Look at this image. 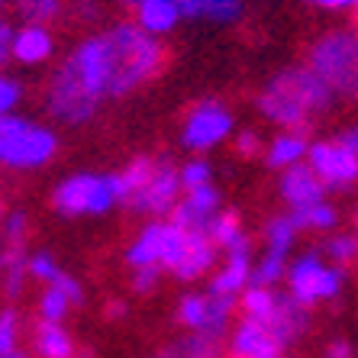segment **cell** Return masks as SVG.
I'll list each match as a JSON object with an SVG mask.
<instances>
[{
    "mask_svg": "<svg viewBox=\"0 0 358 358\" xmlns=\"http://www.w3.org/2000/svg\"><path fill=\"white\" fill-rule=\"evenodd\" d=\"M3 268H0V281H3V294L10 300H17L23 294L26 281H29V249H26V239H29V220L26 213L13 210L3 217Z\"/></svg>",
    "mask_w": 358,
    "mask_h": 358,
    "instance_id": "12",
    "label": "cell"
},
{
    "mask_svg": "<svg viewBox=\"0 0 358 358\" xmlns=\"http://www.w3.org/2000/svg\"><path fill=\"white\" fill-rule=\"evenodd\" d=\"M3 3H7V0H0V10H3Z\"/></svg>",
    "mask_w": 358,
    "mask_h": 358,
    "instance_id": "50",
    "label": "cell"
},
{
    "mask_svg": "<svg viewBox=\"0 0 358 358\" xmlns=\"http://www.w3.org/2000/svg\"><path fill=\"white\" fill-rule=\"evenodd\" d=\"M181 194H184L181 165H175L168 155H159V159H152L145 181L126 197V207L149 220H162V217H171V210L178 207Z\"/></svg>",
    "mask_w": 358,
    "mask_h": 358,
    "instance_id": "10",
    "label": "cell"
},
{
    "mask_svg": "<svg viewBox=\"0 0 358 358\" xmlns=\"http://www.w3.org/2000/svg\"><path fill=\"white\" fill-rule=\"evenodd\" d=\"M0 358H26L20 349V313L13 307L0 310Z\"/></svg>",
    "mask_w": 358,
    "mask_h": 358,
    "instance_id": "34",
    "label": "cell"
},
{
    "mask_svg": "<svg viewBox=\"0 0 358 358\" xmlns=\"http://www.w3.org/2000/svg\"><path fill=\"white\" fill-rule=\"evenodd\" d=\"M233 149L239 159H259V155H265V142H262V136L255 129H236Z\"/></svg>",
    "mask_w": 358,
    "mask_h": 358,
    "instance_id": "38",
    "label": "cell"
},
{
    "mask_svg": "<svg viewBox=\"0 0 358 358\" xmlns=\"http://www.w3.org/2000/svg\"><path fill=\"white\" fill-rule=\"evenodd\" d=\"M281 297L284 294L278 291V287H265V284H252V287H245L239 297V310L245 320H255V323L268 326L271 320H275L278 307H281Z\"/></svg>",
    "mask_w": 358,
    "mask_h": 358,
    "instance_id": "26",
    "label": "cell"
},
{
    "mask_svg": "<svg viewBox=\"0 0 358 358\" xmlns=\"http://www.w3.org/2000/svg\"><path fill=\"white\" fill-rule=\"evenodd\" d=\"M33 352L39 358H78V342L65 323L39 320L33 329Z\"/></svg>",
    "mask_w": 358,
    "mask_h": 358,
    "instance_id": "24",
    "label": "cell"
},
{
    "mask_svg": "<svg viewBox=\"0 0 358 358\" xmlns=\"http://www.w3.org/2000/svg\"><path fill=\"white\" fill-rule=\"evenodd\" d=\"M355 233H358V213H355Z\"/></svg>",
    "mask_w": 358,
    "mask_h": 358,
    "instance_id": "49",
    "label": "cell"
},
{
    "mask_svg": "<svg viewBox=\"0 0 358 358\" xmlns=\"http://www.w3.org/2000/svg\"><path fill=\"white\" fill-rule=\"evenodd\" d=\"M236 136V117L223 100H197L187 113H184L181 126H178V142L181 149L194 152V155H207V152L220 149L226 139Z\"/></svg>",
    "mask_w": 358,
    "mask_h": 358,
    "instance_id": "8",
    "label": "cell"
},
{
    "mask_svg": "<svg viewBox=\"0 0 358 358\" xmlns=\"http://www.w3.org/2000/svg\"><path fill=\"white\" fill-rule=\"evenodd\" d=\"M184 20H203V23L233 26L245 13V0H178Z\"/></svg>",
    "mask_w": 358,
    "mask_h": 358,
    "instance_id": "25",
    "label": "cell"
},
{
    "mask_svg": "<svg viewBox=\"0 0 358 358\" xmlns=\"http://www.w3.org/2000/svg\"><path fill=\"white\" fill-rule=\"evenodd\" d=\"M220 210H223V197H220V191L213 184H207V187L184 191L181 200H178V207L171 210V220H175L181 229H197V233H203Z\"/></svg>",
    "mask_w": 358,
    "mask_h": 358,
    "instance_id": "17",
    "label": "cell"
},
{
    "mask_svg": "<svg viewBox=\"0 0 358 358\" xmlns=\"http://www.w3.org/2000/svg\"><path fill=\"white\" fill-rule=\"evenodd\" d=\"M184 239H187V229H181L171 217L149 220L126 245L123 259L129 268H162L171 275V268L178 265L184 252Z\"/></svg>",
    "mask_w": 358,
    "mask_h": 358,
    "instance_id": "9",
    "label": "cell"
},
{
    "mask_svg": "<svg viewBox=\"0 0 358 358\" xmlns=\"http://www.w3.org/2000/svg\"><path fill=\"white\" fill-rule=\"evenodd\" d=\"M107 317L110 320H123L126 317V303H123V300H110V303H107Z\"/></svg>",
    "mask_w": 358,
    "mask_h": 358,
    "instance_id": "45",
    "label": "cell"
},
{
    "mask_svg": "<svg viewBox=\"0 0 358 358\" xmlns=\"http://www.w3.org/2000/svg\"><path fill=\"white\" fill-rule=\"evenodd\" d=\"M181 184H184V191H194V187H207V184H213V165H210L203 155L187 159L181 165Z\"/></svg>",
    "mask_w": 358,
    "mask_h": 358,
    "instance_id": "37",
    "label": "cell"
},
{
    "mask_svg": "<svg viewBox=\"0 0 358 358\" xmlns=\"http://www.w3.org/2000/svg\"><path fill=\"white\" fill-rule=\"evenodd\" d=\"M326 262H333L339 268H349L352 262H358V233H333L326 236L323 249Z\"/></svg>",
    "mask_w": 358,
    "mask_h": 358,
    "instance_id": "33",
    "label": "cell"
},
{
    "mask_svg": "<svg viewBox=\"0 0 358 358\" xmlns=\"http://www.w3.org/2000/svg\"><path fill=\"white\" fill-rule=\"evenodd\" d=\"M307 165L317 171L326 191H352L358 184V152L345 149L339 139H320L310 145Z\"/></svg>",
    "mask_w": 358,
    "mask_h": 358,
    "instance_id": "13",
    "label": "cell"
},
{
    "mask_svg": "<svg viewBox=\"0 0 358 358\" xmlns=\"http://www.w3.org/2000/svg\"><path fill=\"white\" fill-rule=\"evenodd\" d=\"M23 97H26L23 81L0 68V117H7V113H17L20 103H23Z\"/></svg>",
    "mask_w": 358,
    "mask_h": 358,
    "instance_id": "36",
    "label": "cell"
},
{
    "mask_svg": "<svg viewBox=\"0 0 358 358\" xmlns=\"http://www.w3.org/2000/svg\"><path fill=\"white\" fill-rule=\"evenodd\" d=\"M71 7H75V17L81 20V23H97L100 13H103L100 0H75Z\"/></svg>",
    "mask_w": 358,
    "mask_h": 358,
    "instance_id": "41",
    "label": "cell"
},
{
    "mask_svg": "<svg viewBox=\"0 0 358 358\" xmlns=\"http://www.w3.org/2000/svg\"><path fill=\"white\" fill-rule=\"evenodd\" d=\"M233 313H236V300L223 297V294H213V291L184 294L175 307V320L187 333L223 336V339L233 329Z\"/></svg>",
    "mask_w": 358,
    "mask_h": 358,
    "instance_id": "11",
    "label": "cell"
},
{
    "mask_svg": "<svg viewBox=\"0 0 358 358\" xmlns=\"http://www.w3.org/2000/svg\"><path fill=\"white\" fill-rule=\"evenodd\" d=\"M162 268H133V291L136 294H152L162 281Z\"/></svg>",
    "mask_w": 358,
    "mask_h": 358,
    "instance_id": "39",
    "label": "cell"
},
{
    "mask_svg": "<svg viewBox=\"0 0 358 358\" xmlns=\"http://www.w3.org/2000/svg\"><path fill=\"white\" fill-rule=\"evenodd\" d=\"M52 55H55V36H52L49 26H33V23L17 26V33H13V62L36 68L45 65Z\"/></svg>",
    "mask_w": 358,
    "mask_h": 358,
    "instance_id": "21",
    "label": "cell"
},
{
    "mask_svg": "<svg viewBox=\"0 0 358 358\" xmlns=\"http://www.w3.org/2000/svg\"><path fill=\"white\" fill-rule=\"evenodd\" d=\"M84 303V284L75 275H62L55 284H45L36 300V313L39 320H49V323H65L68 313Z\"/></svg>",
    "mask_w": 358,
    "mask_h": 358,
    "instance_id": "18",
    "label": "cell"
},
{
    "mask_svg": "<svg viewBox=\"0 0 358 358\" xmlns=\"http://www.w3.org/2000/svg\"><path fill=\"white\" fill-rule=\"evenodd\" d=\"M203 233L213 239V245H217L220 252H233V249H242V245H249V233H245V226H242L239 213H233V210H220L217 217L210 220V226L203 229Z\"/></svg>",
    "mask_w": 358,
    "mask_h": 358,
    "instance_id": "27",
    "label": "cell"
},
{
    "mask_svg": "<svg viewBox=\"0 0 358 358\" xmlns=\"http://www.w3.org/2000/svg\"><path fill=\"white\" fill-rule=\"evenodd\" d=\"M252 268H255V259H252V242L242 245V249L223 252L217 271L210 275L207 291L223 294V297L239 300L245 287H252Z\"/></svg>",
    "mask_w": 358,
    "mask_h": 358,
    "instance_id": "16",
    "label": "cell"
},
{
    "mask_svg": "<svg viewBox=\"0 0 358 358\" xmlns=\"http://www.w3.org/2000/svg\"><path fill=\"white\" fill-rule=\"evenodd\" d=\"M355 13H358V10H355Z\"/></svg>",
    "mask_w": 358,
    "mask_h": 358,
    "instance_id": "51",
    "label": "cell"
},
{
    "mask_svg": "<svg viewBox=\"0 0 358 358\" xmlns=\"http://www.w3.org/2000/svg\"><path fill=\"white\" fill-rule=\"evenodd\" d=\"M310 136L307 129H278L271 139L265 142V165L275 171H287L294 165H303L310 155Z\"/></svg>",
    "mask_w": 358,
    "mask_h": 358,
    "instance_id": "20",
    "label": "cell"
},
{
    "mask_svg": "<svg viewBox=\"0 0 358 358\" xmlns=\"http://www.w3.org/2000/svg\"><path fill=\"white\" fill-rule=\"evenodd\" d=\"M220 265V249L213 245L207 233H197V229H187V239H184V252L178 265L171 268V278H178L181 284H194L200 278L213 275Z\"/></svg>",
    "mask_w": 358,
    "mask_h": 358,
    "instance_id": "15",
    "label": "cell"
},
{
    "mask_svg": "<svg viewBox=\"0 0 358 358\" xmlns=\"http://www.w3.org/2000/svg\"><path fill=\"white\" fill-rule=\"evenodd\" d=\"M284 345L268 326L242 317L226 336V358H281Z\"/></svg>",
    "mask_w": 358,
    "mask_h": 358,
    "instance_id": "14",
    "label": "cell"
},
{
    "mask_svg": "<svg viewBox=\"0 0 358 358\" xmlns=\"http://www.w3.org/2000/svg\"><path fill=\"white\" fill-rule=\"evenodd\" d=\"M336 139H339L345 149L358 152V126H342L339 133H336Z\"/></svg>",
    "mask_w": 358,
    "mask_h": 358,
    "instance_id": "44",
    "label": "cell"
},
{
    "mask_svg": "<svg viewBox=\"0 0 358 358\" xmlns=\"http://www.w3.org/2000/svg\"><path fill=\"white\" fill-rule=\"evenodd\" d=\"M268 329H271V333H275V339L281 342L284 349H287V345H294L300 336H307V329H310V307H303L300 300H294L291 294L284 291L281 307H278L275 320L268 323Z\"/></svg>",
    "mask_w": 358,
    "mask_h": 358,
    "instance_id": "22",
    "label": "cell"
},
{
    "mask_svg": "<svg viewBox=\"0 0 358 358\" xmlns=\"http://www.w3.org/2000/svg\"><path fill=\"white\" fill-rule=\"evenodd\" d=\"M52 210L65 220H97L123 203L117 171H75L65 175L49 194Z\"/></svg>",
    "mask_w": 358,
    "mask_h": 358,
    "instance_id": "5",
    "label": "cell"
},
{
    "mask_svg": "<svg viewBox=\"0 0 358 358\" xmlns=\"http://www.w3.org/2000/svg\"><path fill=\"white\" fill-rule=\"evenodd\" d=\"M117 52V78H113V100L129 97L139 87L162 75L165 68V45L159 36L145 33L139 23H113L107 29Z\"/></svg>",
    "mask_w": 358,
    "mask_h": 358,
    "instance_id": "3",
    "label": "cell"
},
{
    "mask_svg": "<svg viewBox=\"0 0 358 358\" xmlns=\"http://www.w3.org/2000/svg\"><path fill=\"white\" fill-rule=\"evenodd\" d=\"M297 233H300V226H297V220H294V213L287 210V213H278V217L268 220L265 229H262V239H265V249L291 255L294 242H297Z\"/></svg>",
    "mask_w": 358,
    "mask_h": 358,
    "instance_id": "29",
    "label": "cell"
},
{
    "mask_svg": "<svg viewBox=\"0 0 358 358\" xmlns=\"http://www.w3.org/2000/svg\"><path fill=\"white\" fill-rule=\"evenodd\" d=\"M317 10H329V13H339V10H358V0H303Z\"/></svg>",
    "mask_w": 358,
    "mask_h": 358,
    "instance_id": "43",
    "label": "cell"
},
{
    "mask_svg": "<svg viewBox=\"0 0 358 358\" xmlns=\"http://www.w3.org/2000/svg\"><path fill=\"white\" fill-rule=\"evenodd\" d=\"M62 149L59 133L49 123H39L23 113L0 117V168L13 175L42 171L55 162Z\"/></svg>",
    "mask_w": 358,
    "mask_h": 358,
    "instance_id": "4",
    "label": "cell"
},
{
    "mask_svg": "<svg viewBox=\"0 0 358 358\" xmlns=\"http://www.w3.org/2000/svg\"><path fill=\"white\" fill-rule=\"evenodd\" d=\"M287 294L294 300H300L303 307H320V303H329L342 294L345 287V268L326 262L323 252L310 249L300 252L297 259H291L287 265Z\"/></svg>",
    "mask_w": 358,
    "mask_h": 358,
    "instance_id": "7",
    "label": "cell"
},
{
    "mask_svg": "<svg viewBox=\"0 0 358 358\" xmlns=\"http://www.w3.org/2000/svg\"><path fill=\"white\" fill-rule=\"evenodd\" d=\"M120 3H123V7H129V10H136L142 3V0H120Z\"/></svg>",
    "mask_w": 358,
    "mask_h": 358,
    "instance_id": "46",
    "label": "cell"
},
{
    "mask_svg": "<svg viewBox=\"0 0 358 358\" xmlns=\"http://www.w3.org/2000/svg\"><path fill=\"white\" fill-rule=\"evenodd\" d=\"M13 10L23 23L52 26L65 13V0H13Z\"/></svg>",
    "mask_w": 358,
    "mask_h": 358,
    "instance_id": "32",
    "label": "cell"
},
{
    "mask_svg": "<svg viewBox=\"0 0 358 358\" xmlns=\"http://www.w3.org/2000/svg\"><path fill=\"white\" fill-rule=\"evenodd\" d=\"M3 217H7V210H3V200H0V226H3Z\"/></svg>",
    "mask_w": 358,
    "mask_h": 358,
    "instance_id": "48",
    "label": "cell"
},
{
    "mask_svg": "<svg viewBox=\"0 0 358 358\" xmlns=\"http://www.w3.org/2000/svg\"><path fill=\"white\" fill-rule=\"evenodd\" d=\"M336 91L307 65L281 68L265 81L255 97L259 113L278 129H307L333 107Z\"/></svg>",
    "mask_w": 358,
    "mask_h": 358,
    "instance_id": "2",
    "label": "cell"
},
{
    "mask_svg": "<svg viewBox=\"0 0 358 358\" xmlns=\"http://www.w3.org/2000/svg\"><path fill=\"white\" fill-rule=\"evenodd\" d=\"M223 355H226V339L223 336L187 333L168 349L165 358H223Z\"/></svg>",
    "mask_w": 358,
    "mask_h": 358,
    "instance_id": "28",
    "label": "cell"
},
{
    "mask_svg": "<svg viewBox=\"0 0 358 358\" xmlns=\"http://www.w3.org/2000/svg\"><path fill=\"white\" fill-rule=\"evenodd\" d=\"M310 71H317L336 97L358 100V33L355 29H329L317 36L307 49Z\"/></svg>",
    "mask_w": 358,
    "mask_h": 358,
    "instance_id": "6",
    "label": "cell"
},
{
    "mask_svg": "<svg viewBox=\"0 0 358 358\" xmlns=\"http://www.w3.org/2000/svg\"><path fill=\"white\" fill-rule=\"evenodd\" d=\"M62 275H65V268L59 265V259L52 252H45V249L29 252V278L33 281H39L45 287V284H55Z\"/></svg>",
    "mask_w": 358,
    "mask_h": 358,
    "instance_id": "35",
    "label": "cell"
},
{
    "mask_svg": "<svg viewBox=\"0 0 358 358\" xmlns=\"http://www.w3.org/2000/svg\"><path fill=\"white\" fill-rule=\"evenodd\" d=\"M278 197L287 203V210H303V207H310V203L326 200V184L320 181L317 171L303 162V165H294V168H287V171H281Z\"/></svg>",
    "mask_w": 358,
    "mask_h": 358,
    "instance_id": "19",
    "label": "cell"
},
{
    "mask_svg": "<svg viewBox=\"0 0 358 358\" xmlns=\"http://www.w3.org/2000/svg\"><path fill=\"white\" fill-rule=\"evenodd\" d=\"M133 13H136V23H139L145 33L159 36V39L168 33H175L178 23L184 20L178 0H142Z\"/></svg>",
    "mask_w": 358,
    "mask_h": 358,
    "instance_id": "23",
    "label": "cell"
},
{
    "mask_svg": "<svg viewBox=\"0 0 358 358\" xmlns=\"http://www.w3.org/2000/svg\"><path fill=\"white\" fill-rule=\"evenodd\" d=\"M0 268H3V233H0Z\"/></svg>",
    "mask_w": 358,
    "mask_h": 358,
    "instance_id": "47",
    "label": "cell"
},
{
    "mask_svg": "<svg viewBox=\"0 0 358 358\" xmlns=\"http://www.w3.org/2000/svg\"><path fill=\"white\" fill-rule=\"evenodd\" d=\"M13 33L17 29L0 17V68L7 65V62H13Z\"/></svg>",
    "mask_w": 358,
    "mask_h": 358,
    "instance_id": "40",
    "label": "cell"
},
{
    "mask_svg": "<svg viewBox=\"0 0 358 358\" xmlns=\"http://www.w3.org/2000/svg\"><path fill=\"white\" fill-rule=\"evenodd\" d=\"M294 220H297L300 233L307 229V233H333L336 226H339V210L329 203V200H320V203H310L303 210H291Z\"/></svg>",
    "mask_w": 358,
    "mask_h": 358,
    "instance_id": "30",
    "label": "cell"
},
{
    "mask_svg": "<svg viewBox=\"0 0 358 358\" xmlns=\"http://www.w3.org/2000/svg\"><path fill=\"white\" fill-rule=\"evenodd\" d=\"M117 52L110 33H91L59 62L42 87V107L55 123L84 126L100 113V103L113 97Z\"/></svg>",
    "mask_w": 358,
    "mask_h": 358,
    "instance_id": "1",
    "label": "cell"
},
{
    "mask_svg": "<svg viewBox=\"0 0 358 358\" xmlns=\"http://www.w3.org/2000/svg\"><path fill=\"white\" fill-rule=\"evenodd\" d=\"M323 358H355V345L349 339H329L323 349Z\"/></svg>",
    "mask_w": 358,
    "mask_h": 358,
    "instance_id": "42",
    "label": "cell"
},
{
    "mask_svg": "<svg viewBox=\"0 0 358 358\" xmlns=\"http://www.w3.org/2000/svg\"><path fill=\"white\" fill-rule=\"evenodd\" d=\"M287 265H291V255L262 249V255L255 259V268H252V284L278 287V284H284V278H287Z\"/></svg>",
    "mask_w": 358,
    "mask_h": 358,
    "instance_id": "31",
    "label": "cell"
}]
</instances>
